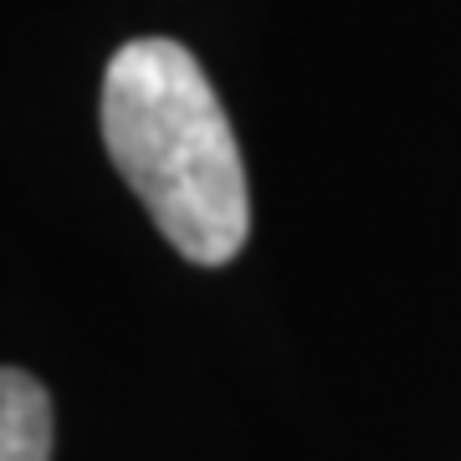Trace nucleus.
Listing matches in <instances>:
<instances>
[{
  "instance_id": "obj_1",
  "label": "nucleus",
  "mask_w": 461,
  "mask_h": 461,
  "mask_svg": "<svg viewBox=\"0 0 461 461\" xmlns=\"http://www.w3.org/2000/svg\"><path fill=\"white\" fill-rule=\"evenodd\" d=\"M103 144L165 241L195 267L247 247L251 195L241 149L211 77L180 41L139 36L103 72Z\"/></svg>"
},
{
  "instance_id": "obj_2",
  "label": "nucleus",
  "mask_w": 461,
  "mask_h": 461,
  "mask_svg": "<svg viewBox=\"0 0 461 461\" xmlns=\"http://www.w3.org/2000/svg\"><path fill=\"white\" fill-rule=\"evenodd\" d=\"M0 461H51V395L16 364L0 369Z\"/></svg>"
}]
</instances>
